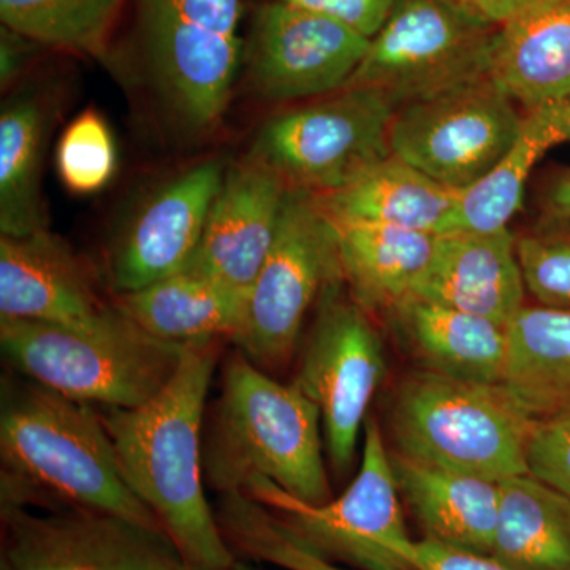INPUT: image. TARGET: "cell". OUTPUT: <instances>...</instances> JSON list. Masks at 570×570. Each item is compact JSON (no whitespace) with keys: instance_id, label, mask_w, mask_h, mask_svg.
Wrapping results in <instances>:
<instances>
[{"instance_id":"obj_5","label":"cell","mask_w":570,"mask_h":570,"mask_svg":"<svg viewBox=\"0 0 570 570\" xmlns=\"http://www.w3.org/2000/svg\"><path fill=\"white\" fill-rule=\"evenodd\" d=\"M129 52L184 134L223 122L245 41L243 0H129Z\"/></svg>"},{"instance_id":"obj_34","label":"cell","mask_w":570,"mask_h":570,"mask_svg":"<svg viewBox=\"0 0 570 570\" xmlns=\"http://www.w3.org/2000/svg\"><path fill=\"white\" fill-rule=\"evenodd\" d=\"M324 14L354 29L367 39H373L384 26L396 0H277Z\"/></svg>"},{"instance_id":"obj_13","label":"cell","mask_w":570,"mask_h":570,"mask_svg":"<svg viewBox=\"0 0 570 570\" xmlns=\"http://www.w3.org/2000/svg\"><path fill=\"white\" fill-rule=\"evenodd\" d=\"M0 570H193L160 528L91 509L0 508Z\"/></svg>"},{"instance_id":"obj_22","label":"cell","mask_w":570,"mask_h":570,"mask_svg":"<svg viewBox=\"0 0 570 570\" xmlns=\"http://www.w3.org/2000/svg\"><path fill=\"white\" fill-rule=\"evenodd\" d=\"M330 220L348 295L371 316H389L412 294L430 264L438 235L392 225Z\"/></svg>"},{"instance_id":"obj_29","label":"cell","mask_w":570,"mask_h":570,"mask_svg":"<svg viewBox=\"0 0 570 570\" xmlns=\"http://www.w3.org/2000/svg\"><path fill=\"white\" fill-rule=\"evenodd\" d=\"M129 0H0L2 26L47 50L107 59Z\"/></svg>"},{"instance_id":"obj_21","label":"cell","mask_w":570,"mask_h":570,"mask_svg":"<svg viewBox=\"0 0 570 570\" xmlns=\"http://www.w3.org/2000/svg\"><path fill=\"white\" fill-rule=\"evenodd\" d=\"M397 490L426 540L490 557L498 520V483L426 466L390 450Z\"/></svg>"},{"instance_id":"obj_32","label":"cell","mask_w":570,"mask_h":570,"mask_svg":"<svg viewBox=\"0 0 570 570\" xmlns=\"http://www.w3.org/2000/svg\"><path fill=\"white\" fill-rule=\"evenodd\" d=\"M528 294L538 305L570 313V220L546 219L517 236Z\"/></svg>"},{"instance_id":"obj_35","label":"cell","mask_w":570,"mask_h":570,"mask_svg":"<svg viewBox=\"0 0 570 570\" xmlns=\"http://www.w3.org/2000/svg\"><path fill=\"white\" fill-rule=\"evenodd\" d=\"M396 553L412 570H512L485 554L449 549L426 539H411Z\"/></svg>"},{"instance_id":"obj_37","label":"cell","mask_w":570,"mask_h":570,"mask_svg":"<svg viewBox=\"0 0 570 570\" xmlns=\"http://www.w3.org/2000/svg\"><path fill=\"white\" fill-rule=\"evenodd\" d=\"M449 2L479 20L502 26L531 0H449Z\"/></svg>"},{"instance_id":"obj_26","label":"cell","mask_w":570,"mask_h":570,"mask_svg":"<svg viewBox=\"0 0 570 570\" xmlns=\"http://www.w3.org/2000/svg\"><path fill=\"white\" fill-rule=\"evenodd\" d=\"M490 557L512 570H570V501L530 474L498 483Z\"/></svg>"},{"instance_id":"obj_25","label":"cell","mask_w":570,"mask_h":570,"mask_svg":"<svg viewBox=\"0 0 570 570\" xmlns=\"http://www.w3.org/2000/svg\"><path fill=\"white\" fill-rule=\"evenodd\" d=\"M570 141V99L528 108L519 132L501 163L487 178L460 194L444 234L494 232L509 227L523 204L535 164L554 146Z\"/></svg>"},{"instance_id":"obj_28","label":"cell","mask_w":570,"mask_h":570,"mask_svg":"<svg viewBox=\"0 0 570 570\" xmlns=\"http://www.w3.org/2000/svg\"><path fill=\"white\" fill-rule=\"evenodd\" d=\"M51 108L39 94H21L0 112V232L29 236L48 230L41 194Z\"/></svg>"},{"instance_id":"obj_1","label":"cell","mask_w":570,"mask_h":570,"mask_svg":"<svg viewBox=\"0 0 570 570\" xmlns=\"http://www.w3.org/2000/svg\"><path fill=\"white\" fill-rule=\"evenodd\" d=\"M223 341L186 344L167 387L135 409L97 407L119 463L193 570H230L228 546L205 491L204 425Z\"/></svg>"},{"instance_id":"obj_11","label":"cell","mask_w":570,"mask_h":570,"mask_svg":"<svg viewBox=\"0 0 570 570\" xmlns=\"http://www.w3.org/2000/svg\"><path fill=\"white\" fill-rule=\"evenodd\" d=\"M523 110L491 75L397 108L393 156L464 193L498 167L519 132Z\"/></svg>"},{"instance_id":"obj_3","label":"cell","mask_w":570,"mask_h":570,"mask_svg":"<svg viewBox=\"0 0 570 570\" xmlns=\"http://www.w3.org/2000/svg\"><path fill=\"white\" fill-rule=\"evenodd\" d=\"M202 453L205 483L217 494L262 478L306 504L333 499L321 411L294 382L276 381L239 351L224 358Z\"/></svg>"},{"instance_id":"obj_14","label":"cell","mask_w":570,"mask_h":570,"mask_svg":"<svg viewBox=\"0 0 570 570\" xmlns=\"http://www.w3.org/2000/svg\"><path fill=\"white\" fill-rule=\"evenodd\" d=\"M370 40L324 14L262 0L250 20L243 63L262 99H321L346 88Z\"/></svg>"},{"instance_id":"obj_30","label":"cell","mask_w":570,"mask_h":570,"mask_svg":"<svg viewBox=\"0 0 570 570\" xmlns=\"http://www.w3.org/2000/svg\"><path fill=\"white\" fill-rule=\"evenodd\" d=\"M217 523L235 554L285 570H354L303 550L277 528L272 512L249 494H219Z\"/></svg>"},{"instance_id":"obj_6","label":"cell","mask_w":570,"mask_h":570,"mask_svg":"<svg viewBox=\"0 0 570 570\" xmlns=\"http://www.w3.org/2000/svg\"><path fill=\"white\" fill-rule=\"evenodd\" d=\"M532 420L504 384L459 381L425 370L401 379L390 409L393 452L497 483L528 474Z\"/></svg>"},{"instance_id":"obj_38","label":"cell","mask_w":570,"mask_h":570,"mask_svg":"<svg viewBox=\"0 0 570 570\" xmlns=\"http://www.w3.org/2000/svg\"><path fill=\"white\" fill-rule=\"evenodd\" d=\"M543 212L549 219L570 220V168L558 175L547 187Z\"/></svg>"},{"instance_id":"obj_17","label":"cell","mask_w":570,"mask_h":570,"mask_svg":"<svg viewBox=\"0 0 570 570\" xmlns=\"http://www.w3.org/2000/svg\"><path fill=\"white\" fill-rule=\"evenodd\" d=\"M287 190L275 171L250 156L232 165L200 245L184 268L249 292L275 243Z\"/></svg>"},{"instance_id":"obj_15","label":"cell","mask_w":570,"mask_h":570,"mask_svg":"<svg viewBox=\"0 0 570 570\" xmlns=\"http://www.w3.org/2000/svg\"><path fill=\"white\" fill-rule=\"evenodd\" d=\"M224 165L206 160L154 190L107 250L112 295L130 294L181 272L200 245Z\"/></svg>"},{"instance_id":"obj_9","label":"cell","mask_w":570,"mask_h":570,"mask_svg":"<svg viewBox=\"0 0 570 570\" xmlns=\"http://www.w3.org/2000/svg\"><path fill=\"white\" fill-rule=\"evenodd\" d=\"M395 111L384 94L344 88L269 118L247 156L275 171L288 189L332 194L392 156Z\"/></svg>"},{"instance_id":"obj_27","label":"cell","mask_w":570,"mask_h":570,"mask_svg":"<svg viewBox=\"0 0 570 570\" xmlns=\"http://www.w3.org/2000/svg\"><path fill=\"white\" fill-rule=\"evenodd\" d=\"M508 335L502 384L531 419L570 417V313L527 305Z\"/></svg>"},{"instance_id":"obj_16","label":"cell","mask_w":570,"mask_h":570,"mask_svg":"<svg viewBox=\"0 0 570 570\" xmlns=\"http://www.w3.org/2000/svg\"><path fill=\"white\" fill-rule=\"evenodd\" d=\"M115 309L96 269L58 235L0 238V318L89 328Z\"/></svg>"},{"instance_id":"obj_33","label":"cell","mask_w":570,"mask_h":570,"mask_svg":"<svg viewBox=\"0 0 570 570\" xmlns=\"http://www.w3.org/2000/svg\"><path fill=\"white\" fill-rule=\"evenodd\" d=\"M527 471L570 501V417L532 420Z\"/></svg>"},{"instance_id":"obj_31","label":"cell","mask_w":570,"mask_h":570,"mask_svg":"<svg viewBox=\"0 0 570 570\" xmlns=\"http://www.w3.org/2000/svg\"><path fill=\"white\" fill-rule=\"evenodd\" d=\"M116 165L115 138L104 116L97 110L80 112L56 148V168L66 189L77 195L99 193L111 181Z\"/></svg>"},{"instance_id":"obj_8","label":"cell","mask_w":570,"mask_h":570,"mask_svg":"<svg viewBox=\"0 0 570 570\" xmlns=\"http://www.w3.org/2000/svg\"><path fill=\"white\" fill-rule=\"evenodd\" d=\"M343 279L335 227L317 197L288 189L275 243L247 295L232 343L255 366L275 373L294 358L311 307Z\"/></svg>"},{"instance_id":"obj_4","label":"cell","mask_w":570,"mask_h":570,"mask_svg":"<svg viewBox=\"0 0 570 570\" xmlns=\"http://www.w3.org/2000/svg\"><path fill=\"white\" fill-rule=\"evenodd\" d=\"M0 347L10 370L96 407L135 409L174 379L186 344L149 335L116 299L89 328L0 318Z\"/></svg>"},{"instance_id":"obj_39","label":"cell","mask_w":570,"mask_h":570,"mask_svg":"<svg viewBox=\"0 0 570 570\" xmlns=\"http://www.w3.org/2000/svg\"><path fill=\"white\" fill-rule=\"evenodd\" d=\"M230 570H264L261 568V566L257 564V562L253 560H236L234 568Z\"/></svg>"},{"instance_id":"obj_19","label":"cell","mask_w":570,"mask_h":570,"mask_svg":"<svg viewBox=\"0 0 570 570\" xmlns=\"http://www.w3.org/2000/svg\"><path fill=\"white\" fill-rule=\"evenodd\" d=\"M420 370L459 381L502 384L508 328L489 318L407 296L389 314Z\"/></svg>"},{"instance_id":"obj_18","label":"cell","mask_w":570,"mask_h":570,"mask_svg":"<svg viewBox=\"0 0 570 570\" xmlns=\"http://www.w3.org/2000/svg\"><path fill=\"white\" fill-rule=\"evenodd\" d=\"M527 294L517 236L505 227L438 235L430 264L409 296L508 328L527 306Z\"/></svg>"},{"instance_id":"obj_7","label":"cell","mask_w":570,"mask_h":570,"mask_svg":"<svg viewBox=\"0 0 570 570\" xmlns=\"http://www.w3.org/2000/svg\"><path fill=\"white\" fill-rule=\"evenodd\" d=\"M243 493L264 504L285 538L322 560L354 570H412L396 550L411 540L384 433L363 430L362 463L343 494L311 505L275 483L250 479Z\"/></svg>"},{"instance_id":"obj_20","label":"cell","mask_w":570,"mask_h":570,"mask_svg":"<svg viewBox=\"0 0 570 570\" xmlns=\"http://www.w3.org/2000/svg\"><path fill=\"white\" fill-rule=\"evenodd\" d=\"M490 75L521 110L570 99V0H531L499 26Z\"/></svg>"},{"instance_id":"obj_10","label":"cell","mask_w":570,"mask_h":570,"mask_svg":"<svg viewBox=\"0 0 570 570\" xmlns=\"http://www.w3.org/2000/svg\"><path fill=\"white\" fill-rule=\"evenodd\" d=\"M498 31L449 0H396L346 88L374 89L397 110L489 77Z\"/></svg>"},{"instance_id":"obj_36","label":"cell","mask_w":570,"mask_h":570,"mask_svg":"<svg viewBox=\"0 0 570 570\" xmlns=\"http://www.w3.org/2000/svg\"><path fill=\"white\" fill-rule=\"evenodd\" d=\"M43 48L29 37L22 36L7 26H0V85H2V89H9L13 82L20 80L37 52Z\"/></svg>"},{"instance_id":"obj_23","label":"cell","mask_w":570,"mask_h":570,"mask_svg":"<svg viewBox=\"0 0 570 570\" xmlns=\"http://www.w3.org/2000/svg\"><path fill=\"white\" fill-rule=\"evenodd\" d=\"M247 295L249 292L184 268L140 291L115 296L149 335L190 344L232 343L245 318Z\"/></svg>"},{"instance_id":"obj_2","label":"cell","mask_w":570,"mask_h":570,"mask_svg":"<svg viewBox=\"0 0 570 570\" xmlns=\"http://www.w3.org/2000/svg\"><path fill=\"white\" fill-rule=\"evenodd\" d=\"M0 508L102 510L164 530L124 474L99 409L13 370L0 389Z\"/></svg>"},{"instance_id":"obj_12","label":"cell","mask_w":570,"mask_h":570,"mask_svg":"<svg viewBox=\"0 0 570 570\" xmlns=\"http://www.w3.org/2000/svg\"><path fill=\"white\" fill-rule=\"evenodd\" d=\"M385 376V354L371 314L344 281L326 288L292 382L321 411L325 452L337 474L355 460L367 409Z\"/></svg>"},{"instance_id":"obj_24","label":"cell","mask_w":570,"mask_h":570,"mask_svg":"<svg viewBox=\"0 0 570 570\" xmlns=\"http://www.w3.org/2000/svg\"><path fill=\"white\" fill-rule=\"evenodd\" d=\"M316 197L333 219L442 235L455 214L460 194L392 154L343 189Z\"/></svg>"}]
</instances>
